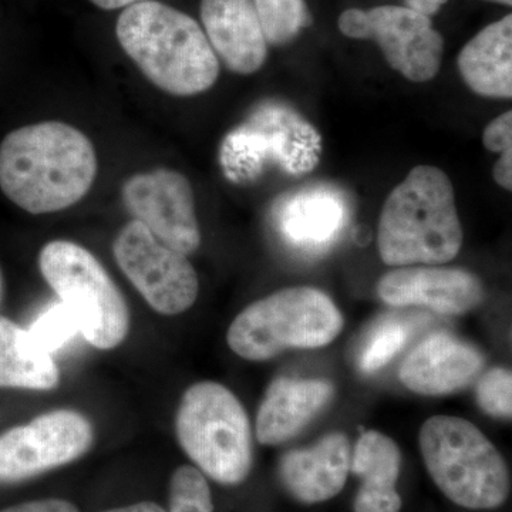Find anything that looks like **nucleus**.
Here are the masks:
<instances>
[{
	"label": "nucleus",
	"instance_id": "nucleus-1",
	"mask_svg": "<svg viewBox=\"0 0 512 512\" xmlns=\"http://www.w3.org/2000/svg\"><path fill=\"white\" fill-rule=\"evenodd\" d=\"M96 175L92 141L62 121L20 127L0 144V188L30 214L72 207L86 197Z\"/></svg>",
	"mask_w": 512,
	"mask_h": 512
},
{
	"label": "nucleus",
	"instance_id": "nucleus-2",
	"mask_svg": "<svg viewBox=\"0 0 512 512\" xmlns=\"http://www.w3.org/2000/svg\"><path fill=\"white\" fill-rule=\"evenodd\" d=\"M116 32L124 52L165 93L195 96L210 90L220 76L204 30L180 10L143 0L121 13Z\"/></svg>",
	"mask_w": 512,
	"mask_h": 512
},
{
	"label": "nucleus",
	"instance_id": "nucleus-3",
	"mask_svg": "<svg viewBox=\"0 0 512 512\" xmlns=\"http://www.w3.org/2000/svg\"><path fill=\"white\" fill-rule=\"evenodd\" d=\"M463 228L454 188L443 170L413 168L386 202L379 221L377 247L386 265H440L456 258Z\"/></svg>",
	"mask_w": 512,
	"mask_h": 512
},
{
	"label": "nucleus",
	"instance_id": "nucleus-4",
	"mask_svg": "<svg viewBox=\"0 0 512 512\" xmlns=\"http://www.w3.org/2000/svg\"><path fill=\"white\" fill-rule=\"evenodd\" d=\"M421 456L434 484L468 510H494L510 494V473L500 451L471 421L434 416L421 427Z\"/></svg>",
	"mask_w": 512,
	"mask_h": 512
},
{
	"label": "nucleus",
	"instance_id": "nucleus-5",
	"mask_svg": "<svg viewBox=\"0 0 512 512\" xmlns=\"http://www.w3.org/2000/svg\"><path fill=\"white\" fill-rule=\"evenodd\" d=\"M345 320L325 292L295 286L259 299L239 313L228 329L232 352L251 362H264L288 349L328 346Z\"/></svg>",
	"mask_w": 512,
	"mask_h": 512
},
{
	"label": "nucleus",
	"instance_id": "nucleus-6",
	"mask_svg": "<svg viewBox=\"0 0 512 512\" xmlns=\"http://www.w3.org/2000/svg\"><path fill=\"white\" fill-rule=\"evenodd\" d=\"M175 433L187 456L217 483L237 485L252 468L248 414L234 393L215 382L192 384L175 417Z\"/></svg>",
	"mask_w": 512,
	"mask_h": 512
},
{
	"label": "nucleus",
	"instance_id": "nucleus-7",
	"mask_svg": "<svg viewBox=\"0 0 512 512\" xmlns=\"http://www.w3.org/2000/svg\"><path fill=\"white\" fill-rule=\"evenodd\" d=\"M39 266L90 345L107 350L124 342L130 330L126 299L92 252L74 242L52 241L40 251Z\"/></svg>",
	"mask_w": 512,
	"mask_h": 512
},
{
	"label": "nucleus",
	"instance_id": "nucleus-8",
	"mask_svg": "<svg viewBox=\"0 0 512 512\" xmlns=\"http://www.w3.org/2000/svg\"><path fill=\"white\" fill-rule=\"evenodd\" d=\"M320 154L318 130L298 111L271 103L228 138L222 161L232 177H254L266 163L278 164L291 175H303L319 164Z\"/></svg>",
	"mask_w": 512,
	"mask_h": 512
},
{
	"label": "nucleus",
	"instance_id": "nucleus-9",
	"mask_svg": "<svg viewBox=\"0 0 512 512\" xmlns=\"http://www.w3.org/2000/svg\"><path fill=\"white\" fill-rule=\"evenodd\" d=\"M339 29L352 39L375 40L390 67L410 82H429L440 72L443 37L429 16L407 6L345 10Z\"/></svg>",
	"mask_w": 512,
	"mask_h": 512
},
{
	"label": "nucleus",
	"instance_id": "nucleus-10",
	"mask_svg": "<svg viewBox=\"0 0 512 512\" xmlns=\"http://www.w3.org/2000/svg\"><path fill=\"white\" fill-rule=\"evenodd\" d=\"M114 258L128 281L161 315H180L194 305L200 291L197 272L181 252L158 241L133 220L114 241Z\"/></svg>",
	"mask_w": 512,
	"mask_h": 512
},
{
	"label": "nucleus",
	"instance_id": "nucleus-11",
	"mask_svg": "<svg viewBox=\"0 0 512 512\" xmlns=\"http://www.w3.org/2000/svg\"><path fill=\"white\" fill-rule=\"evenodd\" d=\"M92 423L73 410H55L0 434V484L20 483L84 456Z\"/></svg>",
	"mask_w": 512,
	"mask_h": 512
},
{
	"label": "nucleus",
	"instance_id": "nucleus-12",
	"mask_svg": "<svg viewBox=\"0 0 512 512\" xmlns=\"http://www.w3.org/2000/svg\"><path fill=\"white\" fill-rule=\"evenodd\" d=\"M121 195L134 220L168 248L185 256L200 248L194 191L183 174L160 168L133 175L124 183Z\"/></svg>",
	"mask_w": 512,
	"mask_h": 512
},
{
	"label": "nucleus",
	"instance_id": "nucleus-13",
	"mask_svg": "<svg viewBox=\"0 0 512 512\" xmlns=\"http://www.w3.org/2000/svg\"><path fill=\"white\" fill-rule=\"evenodd\" d=\"M377 293L394 308L419 306L441 315H464L484 301L483 282L466 269L403 266L383 276Z\"/></svg>",
	"mask_w": 512,
	"mask_h": 512
},
{
	"label": "nucleus",
	"instance_id": "nucleus-14",
	"mask_svg": "<svg viewBox=\"0 0 512 512\" xmlns=\"http://www.w3.org/2000/svg\"><path fill=\"white\" fill-rule=\"evenodd\" d=\"M485 365L480 350L450 335L433 333L406 356L400 380L421 396H444L470 386Z\"/></svg>",
	"mask_w": 512,
	"mask_h": 512
},
{
	"label": "nucleus",
	"instance_id": "nucleus-15",
	"mask_svg": "<svg viewBox=\"0 0 512 512\" xmlns=\"http://www.w3.org/2000/svg\"><path fill=\"white\" fill-rule=\"evenodd\" d=\"M205 36L229 70L252 74L268 55L264 30L252 0H202Z\"/></svg>",
	"mask_w": 512,
	"mask_h": 512
},
{
	"label": "nucleus",
	"instance_id": "nucleus-16",
	"mask_svg": "<svg viewBox=\"0 0 512 512\" xmlns=\"http://www.w3.org/2000/svg\"><path fill=\"white\" fill-rule=\"evenodd\" d=\"M276 222L293 248L323 251L348 225L349 207L335 188L316 185L286 195L276 207Z\"/></svg>",
	"mask_w": 512,
	"mask_h": 512
},
{
	"label": "nucleus",
	"instance_id": "nucleus-17",
	"mask_svg": "<svg viewBox=\"0 0 512 512\" xmlns=\"http://www.w3.org/2000/svg\"><path fill=\"white\" fill-rule=\"evenodd\" d=\"M350 460L348 437L330 433L311 448L286 453L279 463V478L288 493L301 503H323L345 487Z\"/></svg>",
	"mask_w": 512,
	"mask_h": 512
},
{
	"label": "nucleus",
	"instance_id": "nucleus-18",
	"mask_svg": "<svg viewBox=\"0 0 512 512\" xmlns=\"http://www.w3.org/2000/svg\"><path fill=\"white\" fill-rule=\"evenodd\" d=\"M328 380L278 377L269 384L256 416V439L264 446H278L293 439L333 399Z\"/></svg>",
	"mask_w": 512,
	"mask_h": 512
},
{
	"label": "nucleus",
	"instance_id": "nucleus-19",
	"mask_svg": "<svg viewBox=\"0 0 512 512\" xmlns=\"http://www.w3.org/2000/svg\"><path fill=\"white\" fill-rule=\"evenodd\" d=\"M350 470L362 478L355 512H400L402 497L396 483L402 470V451L390 437L366 431L357 440Z\"/></svg>",
	"mask_w": 512,
	"mask_h": 512
},
{
	"label": "nucleus",
	"instance_id": "nucleus-20",
	"mask_svg": "<svg viewBox=\"0 0 512 512\" xmlns=\"http://www.w3.org/2000/svg\"><path fill=\"white\" fill-rule=\"evenodd\" d=\"M458 70L474 93L490 99L512 96V16L481 30L458 55Z\"/></svg>",
	"mask_w": 512,
	"mask_h": 512
},
{
	"label": "nucleus",
	"instance_id": "nucleus-21",
	"mask_svg": "<svg viewBox=\"0 0 512 512\" xmlns=\"http://www.w3.org/2000/svg\"><path fill=\"white\" fill-rule=\"evenodd\" d=\"M59 382L52 355L29 330L0 315V389L52 390Z\"/></svg>",
	"mask_w": 512,
	"mask_h": 512
},
{
	"label": "nucleus",
	"instance_id": "nucleus-22",
	"mask_svg": "<svg viewBox=\"0 0 512 512\" xmlns=\"http://www.w3.org/2000/svg\"><path fill=\"white\" fill-rule=\"evenodd\" d=\"M266 43L279 46L292 42L312 23L305 0H252Z\"/></svg>",
	"mask_w": 512,
	"mask_h": 512
},
{
	"label": "nucleus",
	"instance_id": "nucleus-23",
	"mask_svg": "<svg viewBox=\"0 0 512 512\" xmlns=\"http://www.w3.org/2000/svg\"><path fill=\"white\" fill-rule=\"evenodd\" d=\"M170 512H214L210 485L195 467L177 468L170 484Z\"/></svg>",
	"mask_w": 512,
	"mask_h": 512
},
{
	"label": "nucleus",
	"instance_id": "nucleus-24",
	"mask_svg": "<svg viewBox=\"0 0 512 512\" xmlns=\"http://www.w3.org/2000/svg\"><path fill=\"white\" fill-rule=\"evenodd\" d=\"M409 330L402 323L384 322L370 335L360 352L359 369L363 373H375L386 366L406 345Z\"/></svg>",
	"mask_w": 512,
	"mask_h": 512
},
{
	"label": "nucleus",
	"instance_id": "nucleus-25",
	"mask_svg": "<svg viewBox=\"0 0 512 512\" xmlns=\"http://www.w3.org/2000/svg\"><path fill=\"white\" fill-rule=\"evenodd\" d=\"M77 332H79V326L76 319L64 305L47 309L29 330L37 345L50 355L66 345Z\"/></svg>",
	"mask_w": 512,
	"mask_h": 512
},
{
	"label": "nucleus",
	"instance_id": "nucleus-26",
	"mask_svg": "<svg viewBox=\"0 0 512 512\" xmlns=\"http://www.w3.org/2000/svg\"><path fill=\"white\" fill-rule=\"evenodd\" d=\"M512 376L510 369L494 367L477 384V400L485 413L500 419H511Z\"/></svg>",
	"mask_w": 512,
	"mask_h": 512
},
{
	"label": "nucleus",
	"instance_id": "nucleus-27",
	"mask_svg": "<svg viewBox=\"0 0 512 512\" xmlns=\"http://www.w3.org/2000/svg\"><path fill=\"white\" fill-rule=\"evenodd\" d=\"M483 143L493 153L512 151V111L501 114L485 127Z\"/></svg>",
	"mask_w": 512,
	"mask_h": 512
},
{
	"label": "nucleus",
	"instance_id": "nucleus-28",
	"mask_svg": "<svg viewBox=\"0 0 512 512\" xmlns=\"http://www.w3.org/2000/svg\"><path fill=\"white\" fill-rule=\"evenodd\" d=\"M0 512H79L76 505L69 501L57 500V498H49V500L29 501L12 505Z\"/></svg>",
	"mask_w": 512,
	"mask_h": 512
},
{
	"label": "nucleus",
	"instance_id": "nucleus-29",
	"mask_svg": "<svg viewBox=\"0 0 512 512\" xmlns=\"http://www.w3.org/2000/svg\"><path fill=\"white\" fill-rule=\"evenodd\" d=\"M406 3L407 8L423 13L430 18L446 5L447 0H406Z\"/></svg>",
	"mask_w": 512,
	"mask_h": 512
},
{
	"label": "nucleus",
	"instance_id": "nucleus-30",
	"mask_svg": "<svg viewBox=\"0 0 512 512\" xmlns=\"http://www.w3.org/2000/svg\"><path fill=\"white\" fill-rule=\"evenodd\" d=\"M103 512H165L160 505L154 503H137L127 507L113 508Z\"/></svg>",
	"mask_w": 512,
	"mask_h": 512
},
{
	"label": "nucleus",
	"instance_id": "nucleus-31",
	"mask_svg": "<svg viewBox=\"0 0 512 512\" xmlns=\"http://www.w3.org/2000/svg\"><path fill=\"white\" fill-rule=\"evenodd\" d=\"M93 5L99 6L100 9L114 10L121 8H128V6L136 5L143 0H90Z\"/></svg>",
	"mask_w": 512,
	"mask_h": 512
},
{
	"label": "nucleus",
	"instance_id": "nucleus-32",
	"mask_svg": "<svg viewBox=\"0 0 512 512\" xmlns=\"http://www.w3.org/2000/svg\"><path fill=\"white\" fill-rule=\"evenodd\" d=\"M3 295H5V284H3L2 271H0V305H2Z\"/></svg>",
	"mask_w": 512,
	"mask_h": 512
},
{
	"label": "nucleus",
	"instance_id": "nucleus-33",
	"mask_svg": "<svg viewBox=\"0 0 512 512\" xmlns=\"http://www.w3.org/2000/svg\"><path fill=\"white\" fill-rule=\"evenodd\" d=\"M490 2L501 3V5H512V0H490Z\"/></svg>",
	"mask_w": 512,
	"mask_h": 512
}]
</instances>
